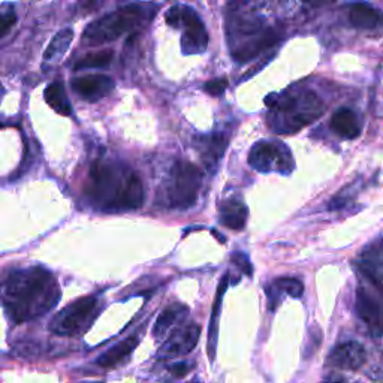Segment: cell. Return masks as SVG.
Masks as SVG:
<instances>
[{"label": "cell", "instance_id": "d6986e66", "mask_svg": "<svg viewBox=\"0 0 383 383\" xmlns=\"http://www.w3.org/2000/svg\"><path fill=\"white\" fill-rule=\"evenodd\" d=\"M229 284V274H225L219 289H218V295H215L214 300V306H213V314H211V320H210V331H209V357L211 361L215 358V348H218V334H219V313H220V306H222V298L223 293L227 292V288Z\"/></svg>", "mask_w": 383, "mask_h": 383}, {"label": "cell", "instance_id": "4316f807", "mask_svg": "<svg viewBox=\"0 0 383 383\" xmlns=\"http://www.w3.org/2000/svg\"><path fill=\"white\" fill-rule=\"evenodd\" d=\"M232 261H234V263H237V265H238V267L243 270V272H245L249 277H252L253 268H252L249 258L245 256V254H243V253H235V254H232Z\"/></svg>", "mask_w": 383, "mask_h": 383}, {"label": "cell", "instance_id": "ba28073f", "mask_svg": "<svg viewBox=\"0 0 383 383\" xmlns=\"http://www.w3.org/2000/svg\"><path fill=\"white\" fill-rule=\"evenodd\" d=\"M249 165L259 172L291 174L295 161L286 145L276 141H259L249 152Z\"/></svg>", "mask_w": 383, "mask_h": 383}, {"label": "cell", "instance_id": "ffe728a7", "mask_svg": "<svg viewBox=\"0 0 383 383\" xmlns=\"http://www.w3.org/2000/svg\"><path fill=\"white\" fill-rule=\"evenodd\" d=\"M267 292H268L271 309L274 310L276 309V301H279V298H280V293H288L289 297L301 298L302 292H304V286L298 279L282 277V279L274 280L268 286Z\"/></svg>", "mask_w": 383, "mask_h": 383}, {"label": "cell", "instance_id": "6da1fadb", "mask_svg": "<svg viewBox=\"0 0 383 383\" xmlns=\"http://www.w3.org/2000/svg\"><path fill=\"white\" fill-rule=\"evenodd\" d=\"M5 306L15 322L31 320L51 310L58 298L57 280L41 267L14 271L5 283Z\"/></svg>", "mask_w": 383, "mask_h": 383}, {"label": "cell", "instance_id": "5bb4252c", "mask_svg": "<svg viewBox=\"0 0 383 383\" xmlns=\"http://www.w3.org/2000/svg\"><path fill=\"white\" fill-rule=\"evenodd\" d=\"M277 41H279V36L276 33H274L272 31H265L258 38H254V39H252V41L240 45L237 50L232 51V56L235 60L240 63L247 62V60H252V58L256 57L263 50H267V48L272 47Z\"/></svg>", "mask_w": 383, "mask_h": 383}, {"label": "cell", "instance_id": "277c9868", "mask_svg": "<svg viewBox=\"0 0 383 383\" xmlns=\"http://www.w3.org/2000/svg\"><path fill=\"white\" fill-rule=\"evenodd\" d=\"M142 17L144 11L138 5H127L115 9L87 26L83 32V42L87 45H102L115 41L124 33L133 31L141 23Z\"/></svg>", "mask_w": 383, "mask_h": 383}, {"label": "cell", "instance_id": "30bf717a", "mask_svg": "<svg viewBox=\"0 0 383 383\" xmlns=\"http://www.w3.org/2000/svg\"><path fill=\"white\" fill-rule=\"evenodd\" d=\"M74 92L88 102H96L108 96L114 88V81L111 76L104 74H90L78 76L72 80Z\"/></svg>", "mask_w": 383, "mask_h": 383}, {"label": "cell", "instance_id": "d4e9b609", "mask_svg": "<svg viewBox=\"0 0 383 383\" xmlns=\"http://www.w3.org/2000/svg\"><path fill=\"white\" fill-rule=\"evenodd\" d=\"M228 87V80L227 78H214V80H210L205 83L204 90L213 95V96H219L222 95Z\"/></svg>", "mask_w": 383, "mask_h": 383}, {"label": "cell", "instance_id": "7a4b0ae2", "mask_svg": "<svg viewBox=\"0 0 383 383\" xmlns=\"http://www.w3.org/2000/svg\"><path fill=\"white\" fill-rule=\"evenodd\" d=\"M85 193L95 205L106 210L140 209L145 198L140 177L108 161H96L92 165Z\"/></svg>", "mask_w": 383, "mask_h": 383}, {"label": "cell", "instance_id": "3957f363", "mask_svg": "<svg viewBox=\"0 0 383 383\" xmlns=\"http://www.w3.org/2000/svg\"><path fill=\"white\" fill-rule=\"evenodd\" d=\"M265 102L271 108L270 124L277 133H295L318 120L325 110L322 101L310 90L272 95Z\"/></svg>", "mask_w": 383, "mask_h": 383}, {"label": "cell", "instance_id": "9a60e30c", "mask_svg": "<svg viewBox=\"0 0 383 383\" xmlns=\"http://www.w3.org/2000/svg\"><path fill=\"white\" fill-rule=\"evenodd\" d=\"M249 210L238 199H229L220 204V223L225 228L241 231L247 222Z\"/></svg>", "mask_w": 383, "mask_h": 383}, {"label": "cell", "instance_id": "f1b7e54d", "mask_svg": "<svg viewBox=\"0 0 383 383\" xmlns=\"http://www.w3.org/2000/svg\"><path fill=\"white\" fill-rule=\"evenodd\" d=\"M331 383H341V382H331Z\"/></svg>", "mask_w": 383, "mask_h": 383}, {"label": "cell", "instance_id": "52a82bcc", "mask_svg": "<svg viewBox=\"0 0 383 383\" xmlns=\"http://www.w3.org/2000/svg\"><path fill=\"white\" fill-rule=\"evenodd\" d=\"M97 314V298L83 297L57 313L50 323V329L58 336H76L85 331Z\"/></svg>", "mask_w": 383, "mask_h": 383}, {"label": "cell", "instance_id": "2e32d148", "mask_svg": "<svg viewBox=\"0 0 383 383\" xmlns=\"http://www.w3.org/2000/svg\"><path fill=\"white\" fill-rule=\"evenodd\" d=\"M189 314V309L183 306V304H171V306L166 307L161 314L159 318H157L154 328H153V336L154 339L161 340L163 339L168 331L177 325V323H180L186 316Z\"/></svg>", "mask_w": 383, "mask_h": 383}, {"label": "cell", "instance_id": "cb8c5ba5", "mask_svg": "<svg viewBox=\"0 0 383 383\" xmlns=\"http://www.w3.org/2000/svg\"><path fill=\"white\" fill-rule=\"evenodd\" d=\"M225 147H227V140L220 135H214L207 142V150L204 152V161L207 165L214 166L215 162L220 159V156L225 152Z\"/></svg>", "mask_w": 383, "mask_h": 383}, {"label": "cell", "instance_id": "e0dca14e", "mask_svg": "<svg viewBox=\"0 0 383 383\" xmlns=\"http://www.w3.org/2000/svg\"><path fill=\"white\" fill-rule=\"evenodd\" d=\"M349 19L355 27L370 31V28H376L382 23L383 14L368 3H355L350 8Z\"/></svg>", "mask_w": 383, "mask_h": 383}, {"label": "cell", "instance_id": "8fae6325", "mask_svg": "<svg viewBox=\"0 0 383 383\" xmlns=\"http://www.w3.org/2000/svg\"><path fill=\"white\" fill-rule=\"evenodd\" d=\"M355 309L359 319L368 327L373 336H380L383 332V311L376 297H373L366 288H358Z\"/></svg>", "mask_w": 383, "mask_h": 383}, {"label": "cell", "instance_id": "8992f818", "mask_svg": "<svg viewBox=\"0 0 383 383\" xmlns=\"http://www.w3.org/2000/svg\"><path fill=\"white\" fill-rule=\"evenodd\" d=\"M202 184V171L190 162H177L171 183L168 186V199L175 209H189L198 199Z\"/></svg>", "mask_w": 383, "mask_h": 383}, {"label": "cell", "instance_id": "7c38bea8", "mask_svg": "<svg viewBox=\"0 0 383 383\" xmlns=\"http://www.w3.org/2000/svg\"><path fill=\"white\" fill-rule=\"evenodd\" d=\"M201 327L196 323H189L179 331H175L172 336L166 340L161 349L163 357H181L186 353L192 352L199 341Z\"/></svg>", "mask_w": 383, "mask_h": 383}, {"label": "cell", "instance_id": "7402d4cb", "mask_svg": "<svg viewBox=\"0 0 383 383\" xmlns=\"http://www.w3.org/2000/svg\"><path fill=\"white\" fill-rule=\"evenodd\" d=\"M45 101L56 113L60 115H71L72 105L67 99L65 85L62 81H54L45 88Z\"/></svg>", "mask_w": 383, "mask_h": 383}, {"label": "cell", "instance_id": "9c48e42d", "mask_svg": "<svg viewBox=\"0 0 383 383\" xmlns=\"http://www.w3.org/2000/svg\"><path fill=\"white\" fill-rule=\"evenodd\" d=\"M367 361L366 348L358 341H345L340 343L332 349L328 357V366L334 368L355 371L359 370Z\"/></svg>", "mask_w": 383, "mask_h": 383}, {"label": "cell", "instance_id": "5b68a950", "mask_svg": "<svg viewBox=\"0 0 383 383\" xmlns=\"http://www.w3.org/2000/svg\"><path fill=\"white\" fill-rule=\"evenodd\" d=\"M166 23L172 27H183L181 47L184 54H201L209 47V33L202 19L190 6L177 5L166 13Z\"/></svg>", "mask_w": 383, "mask_h": 383}, {"label": "cell", "instance_id": "83f0119b", "mask_svg": "<svg viewBox=\"0 0 383 383\" xmlns=\"http://www.w3.org/2000/svg\"><path fill=\"white\" fill-rule=\"evenodd\" d=\"M168 370L175 377H184L192 370V367L188 364V362H179V364L171 366Z\"/></svg>", "mask_w": 383, "mask_h": 383}, {"label": "cell", "instance_id": "ac0fdd59", "mask_svg": "<svg viewBox=\"0 0 383 383\" xmlns=\"http://www.w3.org/2000/svg\"><path fill=\"white\" fill-rule=\"evenodd\" d=\"M138 340H140L138 336L127 337L126 340L120 341L119 345H115L114 348L105 352L102 357L97 358L96 364L99 367H104V368H110V367H115L117 364H120V362H123L135 350V348L138 346Z\"/></svg>", "mask_w": 383, "mask_h": 383}, {"label": "cell", "instance_id": "4fadbf2b", "mask_svg": "<svg viewBox=\"0 0 383 383\" xmlns=\"http://www.w3.org/2000/svg\"><path fill=\"white\" fill-rule=\"evenodd\" d=\"M331 129L345 140H355L361 133V123L355 111L341 108L331 117Z\"/></svg>", "mask_w": 383, "mask_h": 383}, {"label": "cell", "instance_id": "484cf974", "mask_svg": "<svg viewBox=\"0 0 383 383\" xmlns=\"http://www.w3.org/2000/svg\"><path fill=\"white\" fill-rule=\"evenodd\" d=\"M17 23V15L14 11L0 14V35L8 33Z\"/></svg>", "mask_w": 383, "mask_h": 383}, {"label": "cell", "instance_id": "603a6c76", "mask_svg": "<svg viewBox=\"0 0 383 383\" xmlns=\"http://www.w3.org/2000/svg\"><path fill=\"white\" fill-rule=\"evenodd\" d=\"M114 53L111 50H101L95 53H88L75 65V71L80 70H99L113 62Z\"/></svg>", "mask_w": 383, "mask_h": 383}, {"label": "cell", "instance_id": "44dd1931", "mask_svg": "<svg viewBox=\"0 0 383 383\" xmlns=\"http://www.w3.org/2000/svg\"><path fill=\"white\" fill-rule=\"evenodd\" d=\"M72 39H74V31L70 27L57 32L56 36L51 39V42L48 44L47 50L44 53V62L54 63L58 60V58H62L67 51V48H70Z\"/></svg>", "mask_w": 383, "mask_h": 383}]
</instances>
